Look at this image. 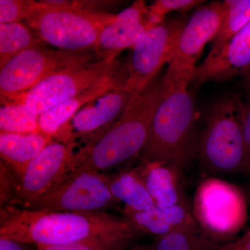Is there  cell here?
I'll use <instances>...</instances> for the list:
<instances>
[{
	"label": "cell",
	"mask_w": 250,
	"mask_h": 250,
	"mask_svg": "<svg viewBox=\"0 0 250 250\" xmlns=\"http://www.w3.org/2000/svg\"><path fill=\"white\" fill-rule=\"evenodd\" d=\"M220 244L196 222L159 237L152 250H218Z\"/></svg>",
	"instance_id": "ffe728a7"
},
{
	"label": "cell",
	"mask_w": 250,
	"mask_h": 250,
	"mask_svg": "<svg viewBox=\"0 0 250 250\" xmlns=\"http://www.w3.org/2000/svg\"><path fill=\"white\" fill-rule=\"evenodd\" d=\"M244 111L241 99L235 95L219 99L210 106L197 149L202 167L210 173L248 172Z\"/></svg>",
	"instance_id": "277c9868"
},
{
	"label": "cell",
	"mask_w": 250,
	"mask_h": 250,
	"mask_svg": "<svg viewBox=\"0 0 250 250\" xmlns=\"http://www.w3.org/2000/svg\"><path fill=\"white\" fill-rule=\"evenodd\" d=\"M200 0H156L147 6L145 21L147 29L159 25L165 21L166 16L172 11H186L203 4Z\"/></svg>",
	"instance_id": "d4e9b609"
},
{
	"label": "cell",
	"mask_w": 250,
	"mask_h": 250,
	"mask_svg": "<svg viewBox=\"0 0 250 250\" xmlns=\"http://www.w3.org/2000/svg\"><path fill=\"white\" fill-rule=\"evenodd\" d=\"M147 5L143 0L116 14L104 29L95 50L97 60L113 61L126 49H131L148 30L145 21Z\"/></svg>",
	"instance_id": "9a60e30c"
},
{
	"label": "cell",
	"mask_w": 250,
	"mask_h": 250,
	"mask_svg": "<svg viewBox=\"0 0 250 250\" xmlns=\"http://www.w3.org/2000/svg\"><path fill=\"white\" fill-rule=\"evenodd\" d=\"M127 78V70L126 66H125L122 71L115 76L45 112L39 116L41 132L48 135L53 139L59 130L71 121L77 112L85 105L110 90L125 87Z\"/></svg>",
	"instance_id": "2e32d148"
},
{
	"label": "cell",
	"mask_w": 250,
	"mask_h": 250,
	"mask_svg": "<svg viewBox=\"0 0 250 250\" xmlns=\"http://www.w3.org/2000/svg\"><path fill=\"white\" fill-rule=\"evenodd\" d=\"M40 6L26 20L41 41L59 49L94 52L105 27L116 14L65 6L58 0L39 1Z\"/></svg>",
	"instance_id": "5b68a950"
},
{
	"label": "cell",
	"mask_w": 250,
	"mask_h": 250,
	"mask_svg": "<svg viewBox=\"0 0 250 250\" xmlns=\"http://www.w3.org/2000/svg\"><path fill=\"white\" fill-rule=\"evenodd\" d=\"M120 201L110 190V176L99 171L67 174L43 196L24 208L46 211L102 213Z\"/></svg>",
	"instance_id": "ba28073f"
},
{
	"label": "cell",
	"mask_w": 250,
	"mask_h": 250,
	"mask_svg": "<svg viewBox=\"0 0 250 250\" xmlns=\"http://www.w3.org/2000/svg\"><path fill=\"white\" fill-rule=\"evenodd\" d=\"M40 6L33 0H0V23L21 22Z\"/></svg>",
	"instance_id": "484cf974"
},
{
	"label": "cell",
	"mask_w": 250,
	"mask_h": 250,
	"mask_svg": "<svg viewBox=\"0 0 250 250\" xmlns=\"http://www.w3.org/2000/svg\"><path fill=\"white\" fill-rule=\"evenodd\" d=\"M37 250H128L130 248L100 241H83L56 246H36Z\"/></svg>",
	"instance_id": "4316f807"
},
{
	"label": "cell",
	"mask_w": 250,
	"mask_h": 250,
	"mask_svg": "<svg viewBox=\"0 0 250 250\" xmlns=\"http://www.w3.org/2000/svg\"><path fill=\"white\" fill-rule=\"evenodd\" d=\"M132 95L122 87L95 99L77 112L53 140L69 144L78 139H98L124 113Z\"/></svg>",
	"instance_id": "4fadbf2b"
},
{
	"label": "cell",
	"mask_w": 250,
	"mask_h": 250,
	"mask_svg": "<svg viewBox=\"0 0 250 250\" xmlns=\"http://www.w3.org/2000/svg\"><path fill=\"white\" fill-rule=\"evenodd\" d=\"M152 248L147 245L141 244L132 246L128 250H152Z\"/></svg>",
	"instance_id": "d6a6232c"
},
{
	"label": "cell",
	"mask_w": 250,
	"mask_h": 250,
	"mask_svg": "<svg viewBox=\"0 0 250 250\" xmlns=\"http://www.w3.org/2000/svg\"><path fill=\"white\" fill-rule=\"evenodd\" d=\"M241 190L242 192H243V195H244L245 199H246L247 205H248L250 208V184H248V185L245 186L243 190Z\"/></svg>",
	"instance_id": "1f68e13d"
},
{
	"label": "cell",
	"mask_w": 250,
	"mask_h": 250,
	"mask_svg": "<svg viewBox=\"0 0 250 250\" xmlns=\"http://www.w3.org/2000/svg\"><path fill=\"white\" fill-rule=\"evenodd\" d=\"M42 44L35 31L22 23H0V68L23 51Z\"/></svg>",
	"instance_id": "7402d4cb"
},
{
	"label": "cell",
	"mask_w": 250,
	"mask_h": 250,
	"mask_svg": "<svg viewBox=\"0 0 250 250\" xmlns=\"http://www.w3.org/2000/svg\"><path fill=\"white\" fill-rule=\"evenodd\" d=\"M53 139L42 132L13 134L0 132V155L21 178L31 161Z\"/></svg>",
	"instance_id": "ac0fdd59"
},
{
	"label": "cell",
	"mask_w": 250,
	"mask_h": 250,
	"mask_svg": "<svg viewBox=\"0 0 250 250\" xmlns=\"http://www.w3.org/2000/svg\"><path fill=\"white\" fill-rule=\"evenodd\" d=\"M9 175V170L6 166L1 163V207L7 205L10 199L14 197L15 187L16 183H14Z\"/></svg>",
	"instance_id": "83f0119b"
},
{
	"label": "cell",
	"mask_w": 250,
	"mask_h": 250,
	"mask_svg": "<svg viewBox=\"0 0 250 250\" xmlns=\"http://www.w3.org/2000/svg\"><path fill=\"white\" fill-rule=\"evenodd\" d=\"M218 250H250V229L240 239L221 245Z\"/></svg>",
	"instance_id": "f1b7e54d"
},
{
	"label": "cell",
	"mask_w": 250,
	"mask_h": 250,
	"mask_svg": "<svg viewBox=\"0 0 250 250\" xmlns=\"http://www.w3.org/2000/svg\"><path fill=\"white\" fill-rule=\"evenodd\" d=\"M250 70V22L218 54L208 56L197 67L192 83L222 82L243 75Z\"/></svg>",
	"instance_id": "5bb4252c"
},
{
	"label": "cell",
	"mask_w": 250,
	"mask_h": 250,
	"mask_svg": "<svg viewBox=\"0 0 250 250\" xmlns=\"http://www.w3.org/2000/svg\"><path fill=\"white\" fill-rule=\"evenodd\" d=\"M246 77V83L247 87H248V89L250 90V71L248 72V74L245 76Z\"/></svg>",
	"instance_id": "836d02e7"
},
{
	"label": "cell",
	"mask_w": 250,
	"mask_h": 250,
	"mask_svg": "<svg viewBox=\"0 0 250 250\" xmlns=\"http://www.w3.org/2000/svg\"><path fill=\"white\" fill-rule=\"evenodd\" d=\"M0 237L34 246L100 241L131 248L143 233L125 217L106 212L75 213L1 208Z\"/></svg>",
	"instance_id": "6da1fadb"
},
{
	"label": "cell",
	"mask_w": 250,
	"mask_h": 250,
	"mask_svg": "<svg viewBox=\"0 0 250 250\" xmlns=\"http://www.w3.org/2000/svg\"><path fill=\"white\" fill-rule=\"evenodd\" d=\"M223 14V4L219 1L200 6L194 13L181 34L173 58L162 77L164 88L188 89L204 48L218 34Z\"/></svg>",
	"instance_id": "30bf717a"
},
{
	"label": "cell",
	"mask_w": 250,
	"mask_h": 250,
	"mask_svg": "<svg viewBox=\"0 0 250 250\" xmlns=\"http://www.w3.org/2000/svg\"><path fill=\"white\" fill-rule=\"evenodd\" d=\"M139 172L155 205L170 207L186 203L181 184V169L169 164H144Z\"/></svg>",
	"instance_id": "e0dca14e"
},
{
	"label": "cell",
	"mask_w": 250,
	"mask_h": 250,
	"mask_svg": "<svg viewBox=\"0 0 250 250\" xmlns=\"http://www.w3.org/2000/svg\"><path fill=\"white\" fill-rule=\"evenodd\" d=\"M164 90L162 78L157 76L134 94L122 116L100 137L76 153V166L70 172H100L139 155L147 141Z\"/></svg>",
	"instance_id": "7a4b0ae2"
},
{
	"label": "cell",
	"mask_w": 250,
	"mask_h": 250,
	"mask_svg": "<svg viewBox=\"0 0 250 250\" xmlns=\"http://www.w3.org/2000/svg\"><path fill=\"white\" fill-rule=\"evenodd\" d=\"M243 131L246 139L247 155H248V167L250 173V104L248 107H245L244 117H243Z\"/></svg>",
	"instance_id": "f546056e"
},
{
	"label": "cell",
	"mask_w": 250,
	"mask_h": 250,
	"mask_svg": "<svg viewBox=\"0 0 250 250\" xmlns=\"http://www.w3.org/2000/svg\"><path fill=\"white\" fill-rule=\"evenodd\" d=\"M77 143H63L52 140L31 161L15 187L11 205L22 208L43 196L67 174L76 161Z\"/></svg>",
	"instance_id": "7c38bea8"
},
{
	"label": "cell",
	"mask_w": 250,
	"mask_h": 250,
	"mask_svg": "<svg viewBox=\"0 0 250 250\" xmlns=\"http://www.w3.org/2000/svg\"><path fill=\"white\" fill-rule=\"evenodd\" d=\"M110 190L118 201L132 210L150 209L156 205L138 170L122 171L110 176Z\"/></svg>",
	"instance_id": "d6986e66"
},
{
	"label": "cell",
	"mask_w": 250,
	"mask_h": 250,
	"mask_svg": "<svg viewBox=\"0 0 250 250\" xmlns=\"http://www.w3.org/2000/svg\"><path fill=\"white\" fill-rule=\"evenodd\" d=\"M126 66L118 59L96 60L54 74L41 81L24 93L22 103L40 116L54 106L70 100L119 73Z\"/></svg>",
	"instance_id": "52a82bcc"
},
{
	"label": "cell",
	"mask_w": 250,
	"mask_h": 250,
	"mask_svg": "<svg viewBox=\"0 0 250 250\" xmlns=\"http://www.w3.org/2000/svg\"><path fill=\"white\" fill-rule=\"evenodd\" d=\"M96 60L94 52L54 49L44 44L26 49L0 68L1 103H18L46 77Z\"/></svg>",
	"instance_id": "8992f818"
},
{
	"label": "cell",
	"mask_w": 250,
	"mask_h": 250,
	"mask_svg": "<svg viewBox=\"0 0 250 250\" xmlns=\"http://www.w3.org/2000/svg\"><path fill=\"white\" fill-rule=\"evenodd\" d=\"M1 132L33 134L41 132L39 116H36L22 103L4 104L0 108Z\"/></svg>",
	"instance_id": "603a6c76"
},
{
	"label": "cell",
	"mask_w": 250,
	"mask_h": 250,
	"mask_svg": "<svg viewBox=\"0 0 250 250\" xmlns=\"http://www.w3.org/2000/svg\"><path fill=\"white\" fill-rule=\"evenodd\" d=\"M247 207L241 190L217 178L204 180L197 188L194 200L197 223L220 243L243 228L247 218Z\"/></svg>",
	"instance_id": "9c48e42d"
},
{
	"label": "cell",
	"mask_w": 250,
	"mask_h": 250,
	"mask_svg": "<svg viewBox=\"0 0 250 250\" xmlns=\"http://www.w3.org/2000/svg\"><path fill=\"white\" fill-rule=\"evenodd\" d=\"M186 24L181 18L164 21L148 29L135 44L126 62L127 91L138 93L158 76L165 64L170 63Z\"/></svg>",
	"instance_id": "8fae6325"
},
{
	"label": "cell",
	"mask_w": 250,
	"mask_h": 250,
	"mask_svg": "<svg viewBox=\"0 0 250 250\" xmlns=\"http://www.w3.org/2000/svg\"><path fill=\"white\" fill-rule=\"evenodd\" d=\"M0 250H30L24 243L9 238L0 237Z\"/></svg>",
	"instance_id": "4dcf8cb0"
},
{
	"label": "cell",
	"mask_w": 250,
	"mask_h": 250,
	"mask_svg": "<svg viewBox=\"0 0 250 250\" xmlns=\"http://www.w3.org/2000/svg\"><path fill=\"white\" fill-rule=\"evenodd\" d=\"M221 24L208 56L218 54L250 22V0H225Z\"/></svg>",
	"instance_id": "44dd1931"
},
{
	"label": "cell",
	"mask_w": 250,
	"mask_h": 250,
	"mask_svg": "<svg viewBox=\"0 0 250 250\" xmlns=\"http://www.w3.org/2000/svg\"><path fill=\"white\" fill-rule=\"evenodd\" d=\"M123 214L143 234L148 233L161 237L174 230L164 208L156 205L150 209L141 211L125 207Z\"/></svg>",
	"instance_id": "cb8c5ba5"
},
{
	"label": "cell",
	"mask_w": 250,
	"mask_h": 250,
	"mask_svg": "<svg viewBox=\"0 0 250 250\" xmlns=\"http://www.w3.org/2000/svg\"><path fill=\"white\" fill-rule=\"evenodd\" d=\"M195 123L192 94L188 89L165 88L139 154L143 163L169 164L182 170L192 155Z\"/></svg>",
	"instance_id": "3957f363"
}]
</instances>
